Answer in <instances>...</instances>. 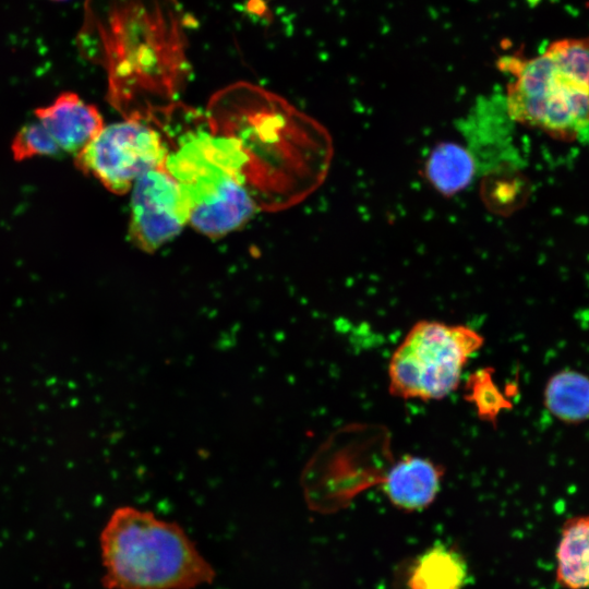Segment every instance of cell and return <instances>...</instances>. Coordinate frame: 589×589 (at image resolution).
<instances>
[{"label": "cell", "instance_id": "1", "mask_svg": "<svg viewBox=\"0 0 589 589\" xmlns=\"http://www.w3.org/2000/svg\"><path fill=\"white\" fill-rule=\"evenodd\" d=\"M99 548L105 589H195L216 577L180 525L133 506L111 513Z\"/></svg>", "mask_w": 589, "mask_h": 589}, {"label": "cell", "instance_id": "2", "mask_svg": "<svg viewBox=\"0 0 589 589\" xmlns=\"http://www.w3.org/2000/svg\"><path fill=\"white\" fill-rule=\"evenodd\" d=\"M249 156L235 136L200 130L181 139L165 163L178 183L189 223L208 237L225 236L245 224L255 202L245 187Z\"/></svg>", "mask_w": 589, "mask_h": 589}, {"label": "cell", "instance_id": "3", "mask_svg": "<svg viewBox=\"0 0 589 589\" xmlns=\"http://www.w3.org/2000/svg\"><path fill=\"white\" fill-rule=\"evenodd\" d=\"M97 23L117 71L165 75L184 67L185 15L177 0H106Z\"/></svg>", "mask_w": 589, "mask_h": 589}, {"label": "cell", "instance_id": "4", "mask_svg": "<svg viewBox=\"0 0 589 589\" xmlns=\"http://www.w3.org/2000/svg\"><path fill=\"white\" fill-rule=\"evenodd\" d=\"M497 64L512 76L505 97L510 120L564 141L589 124V85L545 50L532 58L504 56Z\"/></svg>", "mask_w": 589, "mask_h": 589}, {"label": "cell", "instance_id": "5", "mask_svg": "<svg viewBox=\"0 0 589 589\" xmlns=\"http://www.w3.org/2000/svg\"><path fill=\"white\" fill-rule=\"evenodd\" d=\"M483 337L465 325L422 320L408 330L388 364L389 392L402 399L437 400L454 392Z\"/></svg>", "mask_w": 589, "mask_h": 589}, {"label": "cell", "instance_id": "6", "mask_svg": "<svg viewBox=\"0 0 589 589\" xmlns=\"http://www.w3.org/2000/svg\"><path fill=\"white\" fill-rule=\"evenodd\" d=\"M168 154L155 129L129 119L104 127L75 156V164L112 193L124 194L143 173L165 167Z\"/></svg>", "mask_w": 589, "mask_h": 589}, {"label": "cell", "instance_id": "7", "mask_svg": "<svg viewBox=\"0 0 589 589\" xmlns=\"http://www.w3.org/2000/svg\"><path fill=\"white\" fill-rule=\"evenodd\" d=\"M130 233L145 252H154L189 223L180 188L165 167L148 170L133 184Z\"/></svg>", "mask_w": 589, "mask_h": 589}, {"label": "cell", "instance_id": "8", "mask_svg": "<svg viewBox=\"0 0 589 589\" xmlns=\"http://www.w3.org/2000/svg\"><path fill=\"white\" fill-rule=\"evenodd\" d=\"M35 115L60 149L75 156L104 128L98 109L71 92L62 93L50 105L37 108Z\"/></svg>", "mask_w": 589, "mask_h": 589}, {"label": "cell", "instance_id": "9", "mask_svg": "<svg viewBox=\"0 0 589 589\" xmlns=\"http://www.w3.org/2000/svg\"><path fill=\"white\" fill-rule=\"evenodd\" d=\"M444 474L432 460L407 455L397 460L381 482L389 502L405 512L426 508L436 497Z\"/></svg>", "mask_w": 589, "mask_h": 589}, {"label": "cell", "instance_id": "10", "mask_svg": "<svg viewBox=\"0 0 589 589\" xmlns=\"http://www.w3.org/2000/svg\"><path fill=\"white\" fill-rule=\"evenodd\" d=\"M468 566L453 546L435 543L412 562L407 589H465Z\"/></svg>", "mask_w": 589, "mask_h": 589}, {"label": "cell", "instance_id": "11", "mask_svg": "<svg viewBox=\"0 0 589 589\" xmlns=\"http://www.w3.org/2000/svg\"><path fill=\"white\" fill-rule=\"evenodd\" d=\"M556 580L566 589L589 587V515L565 521L556 552Z\"/></svg>", "mask_w": 589, "mask_h": 589}, {"label": "cell", "instance_id": "12", "mask_svg": "<svg viewBox=\"0 0 589 589\" xmlns=\"http://www.w3.org/2000/svg\"><path fill=\"white\" fill-rule=\"evenodd\" d=\"M476 172L477 166L471 153L453 142L437 144L425 164L428 180L445 196H452L466 189Z\"/></svg>", "mask_w": 589, "mask_h": 589}, {"label": "cell", "instance_id": "13", "mask_svg": "<svg viewBox=\"0 0 589 589\" xmlns=\"http://www.w3.org/2000/svg\"><path fill=\"white\" fill-rule=\"evenodd\" d=\"M544 405L552 416L565 423L589 419V376L574 370L553 374L544 388Z\"/></svg>", "mask_w": 589, "mask_h": 589}, {"label": "cell", "instance_id": "14", "mask_svg": "<svg viewBox=\"0 0 589 589\" xmlns=\"http://www.w3.org/2000/svg\"><path fill=\"white\" fill-rule=\"evenodd\" d=\"M481 196L488 208L506 214L517 208L524 200V180L515 168L482 176Z\"/></svg>", "mask_w": 589, "mask_h": 589}, {"label": "cell", "instance_id": "15", "mask_svg": "<svg viewBox=\"0 0 589 589\" xmlns=\"http://www.w3.org/2000/svg\"><path fill=\"white\" fill-rule=\"evenodd\" d=\"M11 151L17 161L36 156H58L62 151L48 132L37 120L23 125L14 136Z\"/></svg>", "mask_w": 589, "mask_h": 589}, {"label": "cell", "instance_id": "16", "mask_svg": "<svg viewBox=\"0 0 589 589\" xmlns=\"http://www.w3.org/2000/svg\"><path fill=\"white\" fill-rule=\"evenodd\" d=\"M545 51L560 67L589 85V36L552 41Z\"/></svg>", "mask_w": 589, "mask_h": 589}, {"label": "cell", "instance_id": "17", "mask_svg": "<svg viewBox=\"0 0 589 589\" xmlns=\"http://www.w3.org/2000/svg\"><path fill=\"white\" fill-rule=\"evenodd\" d=\"M52 1H65V0H52Z\"/></svg>", "mask_w": 589, "mask_h": 589}]
</instances>
